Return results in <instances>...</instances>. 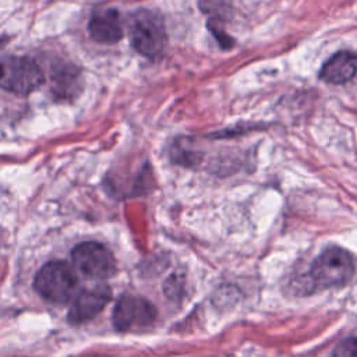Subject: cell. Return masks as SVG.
Returning <instances> with one entry per match:
<instances>
[{"label": "cell", "instance_id": "obj_3", "mask_svg": "<svg viewBox=\"0 0 357 357\" xmlns=\"http://www.w3.org/2000/svg\"><path fill=\"white\" fill-rule=\"evenodd\" d=\"M45 77L39 64L26 56L0 59V88L14 95H28L38 89Z\"/></svg>", "mask_w": 357, "mask_h": 357}, {"label": "cell", "instance_id": "obj_8", "mask_svg": "<svg viewBox=\"0 0 357 357\" xmlns=\"http://www.w3.org/2000/svg\"><path fill=\"white\" fill-rule=\"evenodd\" d=\"M50 89L57 100H73L82 89V75L79 68L68 61L56 63L50 73Z\"/></svg>", "mask_w": 357, "mask_h": 357}, {"label": "cell", "instance_id": "obj_14", "mask_svg": "<svg viewBox=\"0 0 357 357\" xmlns=\"http://www.w3.org/2000/svg\"><path fill=\"white\" fill-rule=\"evenodd\" d=\"M6 43V38H0V47Z\"/></svg>", "mask_w": 357, "mask_h": 357}, {"label": "cell", "instance_id": "obj_13", "mask_svg": "<svg viewBox=\"0 0 357 357\" xmlns=\"http://www.w3.org/2000/svg\"><path fill=\"white\" fill-rule=\"evenodd\" d=\"M208 28L211 29V32L213 33V36L216 38V40L219 42V45L223 49H230L233 46V39L223 31V28H220L219 21H209L208 22Z\"/></svg>", "mask_w": 357, "mask_h": 357}, {"label": "cell", "instance_id": "obj_4", "mask_svg": "<svg viewBox=\"0 0 357 357\" xmlns=\"http://www.w3.org/2000/svg\"><path fill=\"white\" fill-rule=\"evenodd\" d=\"M354 273L351 255L340 247H329L317 257L311 266V280L317 287H337L350 280Z\"/></svg>", "mask_w": 357, "mask_h": 357}, {"label": "cell", "instance_id": "obj_10", "mask_svg": "<svg viewBox=\"0 0 357 357\" xmlns=\"http://www.w3.org/2000/svg\"><path fill=\"white\" fill-rule=\"evenodd\" d=\"M357 73V54L342 50L333 54L322 66L319 78L328 84H343L350 81Z\"/></svg>", "mask_w": 357, "mask_h": 357}, {"label": "cell", "instance_id": "obj_2", "mask_svg": "<svg viewBox=\"0 0 357 357\" xmlns=\"http://www.w3.org/2000/svg\"><path fill=\"white\" fill-rule=\"evenodd\" d=\"M33 287L47 301L67 303L77 289V276L67 262L49 261L36 272Z\"/></svg>", "mask_w": 357, "mask_h": 357}, {"label": "cell", "instance_id": "obj_9", "mask_svg": "<svg viewBox=\"0 0 357 357\" xmlns=\"http://www.w3.org/2000/svg\"><path fill=\"white\" fill-rule=\"evenodd\" d=\"M88 31L91 38L98 43H117L123 38V26L119 11L114 8H106L93 14L89 20Z\"/></svg>", "mask_w": 357, "mask_h": 357}, {"label": "cell", "instance_id": "obj_12", "mask_svg": "<svg viewBox=\"0 0 357 357\" xmlns=\"http://www.w3.org/2000/svg\"><path fill=\"white\" fill-rule=\"evenodd\" d=\"M333 357H357V337H347L342 340L335 351Z\"/></svg>", "mask_w": 357, "mask_h": 357}, {"label": "cell", "instance_id": "obj_6", "mask_svg": "<svg viewBox=\"0 0 357 357\" xmlns=\"http://www.w3.org/2000/svg\"><path fill=\"white\" fill-rule=\"evenodd\" d=\"M156 318V308L146 298L132 294L121 296L113 310V325L120 332L141 329Z\"/></svg>", "mask_w": 357, "mask_h": 357}, {"label": "cell", "instance_id": "obj_1", "mask_svg": "<svg viewBox=\"0 0 357 357\" xmlns=\"http://www.w3.org/2000/svg\"><path fill=\"white\" fill-rule=\"evenodd\" d=\"M128 35L132 47L146 59L156 60L166 45V29L162 17L146 8H139L130 15Z\"/></svg>", "mask_w": 357, "mask_h": 357}, {"label": "cell", "instance_id": "obj_5", "mask_svg": "<svg viewBox=\"0 0 357 357\" xmlns=\"http://www.w3.org/2000/svg\"><path fill=\"white\" fill-rule=\"evenodd\" d=\"M71 258L77 271L88 279H106L116 269L112 252L96 241L79 243L74 247Z\"/></svg>", "mask_w": 357, "mask_h": 357}, {"label": "cell", "instance_id": "obj_7", "mask_svg": "<svg viewBox=\"0 0 357 357\" xmlns=\"http://www.w3.org/2000/svg\"><path fill=\"white\" fill-rule=\"evenodd\" d=\"M112 291L106 284H98L95 287L82 290L74 300L67 314L68 322L79 325L95 318L110 301Z\"/></svg>", "mask_w": 357, "mask_h": 357}, {"label": "cell", "instance_id": "obj_11", "mask_svg": "<svg viewBox=\"0 0 357 357\" xmlns=\"http://www.w3.org/2000/svg\"><path fill=\"white\" fill-rule=\"evenodd\" d=\"M199 7L204 13L216 18H226L229 15L227 0H199Z\"/></svg>", "mask_w": 357, "mask_h": 357}]
</instances>
